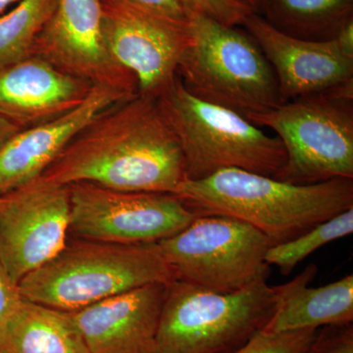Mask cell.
Here are the masks:
<instances>
[{
	"label": "cell",
	"instance_id": "cell-1",
	"mask_svg": "<svg viewBox=\"0 0 353 353\" xmlns=\"http://www.w3.org/2000/svg\"><path fill=\"white\" fill-rule=\"evenodd\" d=\"M43 176L66 185L173 194L187 180L182 148L157 99L139 94L92 118Z\"/></svg>",
	"mask_w": 353,
	"mask_h": 353
},
{
	"label": "cell",
	"instance_id": "cell-2",
	"mask_svg": "<svg viewBox=\"0 0 353 353\" xmlns=\"http://www.w3.org/2000/svg\"><path fill=\"white\" fill-rule=\"evenodd\" d=\"M175 194L194 214L243 221L274 245L353 208V179L294 185L252 172L224 169L202 180H185Z\"/></svg>",
	"mask_w": 353,
	"mask_h": 353
},
{
	"label": "cell",
	"instance_id": "cell-3",
	"mask_svg": "<svg viewBox=\"0 0 353 353\" xmlns=\"http://www.w3.org/2000/svg\"><path fill=\"white\" fill-rule=\"evenodd\" d=\"M175 280L158 243L117 245L78 239L18 285L27 301L75 312L143 285Z\"/></svg>",
	"mask_w": 353,
	"mask_h": 353
},
{
	"label": "cell",
	"instance_id": "cell-4",
	"mask_svg": "<svg viewBox=\"0 0 353 353\" xmlns=\"http://www.w3.org/2000/svg\"><path fill=\"white\" fill-rule=\"evenodd\" d=\"M178 77L197 99L248 120L284 103L275 73L252 36L199 12L190 20Z\"/></svg>",
	"mask_w": 353,
	"mask_h": 353
},
{
	"label": "cell",
	"instance_id": "cell-5",
	"mask_svg": "<svg viewBox=\"0 0 353 353\" xmlns=\"http://www.w3.org/2000/svg\"><path fill=\"white\" fill-rule=\"evenodd\" d=\"M185 158L187 180L224 169L275 178L285 163L284 145L241 114L197 99L179 77L157 97Z\"/></svg>",
	"mask_w": 353,
	"mask_h": 353
},
{
	"label": "cell",
	"instance_id": "cell-6",
	"mask_svg": "<svg viewBox=\"0 0 353 353\" xmlns=\"http://www.w3.org/2000/svg\"><path fill=\"white\" fill-rule=\"evenodd\" d=\"M282 287L257 283L234 292H217L183 281L167 285L157 353H231L270 321Z\"/></svg>",
	"mask_w": 353,
	"mask_h": 353
},
{
	"label": "cell",
	"instance_id": "cell-7",
	"mask_svg": "<svg viewBox=\"0 0 353 353\" xmlns=\"http://www.w3.org/2000/svg\"><path fill=\"white\" fill-rule=\"evenodd\" d=\"M250 121L275 132L284 145L287 158L277 180L313 185L353 179V81L284 102Z\"/></svg>",
	"mask_w": 353,
	"mask_h": 353
},
{
	"label": "cell",
	"instance_id": "cell-8",
	"mask_svg": "<svg viewBox=\"0 0 353 353\" xmlns=\"http://www.w3.org/2000/svg\"><path fill=\"white\" fill-rule=\"evenodd\" d=\"M158 245L176 280L213 292H239L266 282L270 274L265 260L270 241L228 216L196 215L189 226Z\"/></svg>",
	"mask_w": 353,
	"mask_h": 353
},
{
	"label": "cell",
	"instance_id": "cell-9",
	"mask_svg": "<svg viewBox=\"0 0 353 353\" xmlns=\"http://www.w3.org/2000/svg\"><path fill=\"white\" fill-rule=\"evenodd\" d=\"M69 234L117 245L158 243L196 217L176 194L121 192L90 183L69 185Z\"/></svg>",
	"mask_w": 353,
	"mask_h": 353
},
{
	"label": "cell",
	"instance_id": "cell-10",
	"mask_svg": "<svg viewBox=\"0 0 353 353\" xmlns=\"http://www.w3.org/2000/svg\"><path fill=\"white\" fill-rule=\"evenodd\" d=\"M69 185L43 176L0 194V262L19 285L66 246Z\"/></svg>",
	"mask_w": 353,
	"mask_h": 353
},
{
	"label": "cell",
	"instance_id": "cell-11",
	"mask_svg": "<svg viewBox=\"0 0 353 353\" xmlns=\"http://www.w3.org/2000/svg\"><path fill=\"white\" fill-rule=\"evenodd\" d=\"M102 32L116 63L138 81L139 94L157 99L178 77L190 21L164 17L130 0H101Z\"/></svg>",
	"mask_w": 353,
	"mask_h": 353
},
{
	"label": "cell",
	"instance_id": "cell-12",
	"mask_svg": "<svg viewBox=\"0 0 353 353\" xmlns=\"http://www.w3.org/2000/svg\"><path fill=\"white\" fill-rule=\"evenodd\" d=\"M32 57L92 85L110 88L125 99L139 94L136 77L116 63L106 48L101 0H58Z\"/></svg>",
	"mask_w": 353,
	"mask_h": 353
},
{
	"label": "cell",
	"instance_id": "cell-13",
	"mask_svg": "<svg viewBox=\"0 0 353 353\" xmlns=\"http://www.w3.org/2000/svg\"><path fill=\"white\" fill-rule=\"evenodd\" d=\"M243 26L270 63L284 102L352 82L353 52L338 39L294 38L259 13L252 14Z\"/></svg>",
	"mask_w": 353,
	"mask_h": 353
},
{
	"label": "cell",
	"instance_id": "cell-14",
	"mask_svg": "<svg viewBox=\"0 0 353 353\" xmlns=\"http://www.w3.org/2000/svg\"><path fill=\"white\" fill-rule=\"evenodd\" d=\"M167 285H143L71 312L90 353H157Z\"/></svg>",
	"mask_w": 353,
	"mask_h": 353
},
{
	"label": "cell",
	"instance_id": "cell-15",
	"mask_svg": "<svg viewBox=\"0 0 353 353\" xmlns=\"http://www.w3.org/2000/svg\"><path fill=\"white\" fill-rule=\"evenodd\" d=\"M92 88L32 57L0 68V117L21 130L39 126L79 108Z\"/></svg>",
	"mask_w": 353,
	"mask_h": 353
},
{
	"label": "cell",
	"instance_id": "cell-16",
	"mask_svg": "<svg viewBox=\"0 0 353 353\" xmlns=\"http://www.w3.org/2000/svg\"><path fill=\"white\" fill-rule=\"evenodd\" d=\"M125 99L110 88L94 85L79 108L14 134L0 148V194L43 176L92 118Z\"/></svg>",
	"mask_w": 353,
	"mask_h": 353
},
{
	"label": "cell",
	"instance_id": "cell-17",
	"mask_svg": "<svg viewBox=\"0 0 353 353\" xmlns=\"http://www.w3.org/2000/svg\"><path fill=\"white\" fill-rule=\"evenodd\" d=\"M316 273L317 267L310 264L281 285L280 303L263 331L281 333L353 323L352 274L323 287H308Z\"/></svg>",
	"mask_w": 353,
	"mask_h": 353
},
{
	"label": "cell",
	"instance_id": "cell-18",
	"mask_svg": "<svg viewBox=\"0 0 353 353\" xmlns=\"http://www.w3.org/2000/svg\"><path fill=\"white\" fill-rule=\"evenodd\" d=\"M0 353H90L71 312L23 299L0 330Z\"/></svg>",
	"mask_w": 353,
	"mask_h": 353
},
{
	"label": "cell",
	"instance_id": "cell-19",
	"mask_svg": "<svg viewBox=\"0 0 353 353\" xmlns=\"http://www.w3.org/2000/svg\"><path fill=\"white\" fill-rule=\"evenodd\" d=\"M265 19L281 32L308 41H329L353 20V0H264Z\"/></svg>",
	"mask_w": 353,
	"mask_h": 353
},
{
	"label": "cell",
	"instance_id": "cell-20",
	"mask_svg": "<svg viewBox=\"0 0 353 353\" xmlns=\"http://www.w3.org/2000/svg\"><path fill=\"white\" fill-rule=\"evenodd\" d=\"M58 0H20L0 16V68L32 57L37 41L52 18Z\"/></svg>",
	"mask_w": 353,
	"mask_h": 353
},
{
	"label": "cell",
	"instance_id": "cell-21",
	"mask_svg": "<svg viewBox=\"0 0 353 353\" xmlns=\"http://www.w3.org/2000/svg\"><path fill=\"white\" fill-rule=\"evenodd\" d=\"M352 232L353 208H350L316 225L292 240L271 245L265 260L270 266L277 267L283 275L288 276L318 248L350 236Z\"/></svg>",
	"mask_w": 353,
	"mask_h": 353
},
{
	"label": "cell",
	"instance_id": "cell-22",
	"mask_svg": "<svg viewBox=\"0 0 353 353\" xmlns=\"http://www.w3.org/2000/svg\"><path fill=\"white\" fill-rule=\"evenodd\" d=\"M318 329L299 331L259 332L243 347L231 353H304L314 340Z\"/></svg>",
	"mask_w": 353,
	"mask_h": 353
},
{
	"label": "cell",
	"instance_id": "cell-23",
	"mask_svg": "<svg viewBox=\"0 0 353 353\" xmlns=\"http://www.w3.org/2000/svg\"><path fill=\"white\" fill-rule=\"evenodd\" d=\"M197 12L229 27H240L253 13L246 0H190Z\"/></svg>",
	"mask_w": 353,
	"mask_h": 353
},
{
	"label": "cell",
	"instance_id": "cell-24",
	"mask_svg": "<svg viewBox=\"0 0 353 353\" xmlns=\"http://www.w3.org/2000/svg\"><path fill=\"white\" fill-rule=\"evenodd\" d=\"M304 353H353L352 323L318 329L314 340Z\"/></svg>",
	"mask_w": 353,
	"mask_h": 353
},
{
	"label": "cell",
	"instance_id": "cell-25",
	"mask_svg": "<svg viewBox=\"0 0 353 353\" xmlns=\"http://www.w3.org/2000/svg\"><path fill=\"white\" fill-rule=\"evenodd\" d=\"M130 1L164 17L182 21V22H189L192 15L197 12L190 0H130Z\"/></svg>",
	"mask_w": 353,
	"mask_h": 353
},
{
	"label": "cell",
	"instance_id": "cell-26",
	"mask_svg": "<svg viewBox=\"0 0 353 353\" xmlns=\"http://www.w3.org/2000/svg\"><path fill=\"white\" fill-rule=\"evenodd\" d=\"M22 301L19 285L14 282L0 262V330Z\"/></svg>",
	"mask_w": 353,
	"mask_h": 353
},
{
	"label": "cell",
	"instance_id": "cell-27",
	"mask_svg": "<svg viewBox=\"0 0 353 353\" xmlns=\"http://www.w3.org/2000/svg\"><path fill=\"white\" fill-rule=\"evenodd\" d=\"M20 131H22V130L19 127L4 119V118L0 117V148L6 145L14 134Z\"/></svg>",
	"mask_w": 353,
	"mask_h": 353
},
{
	"label": "cell",
	"instance_id": "cell-28",
	"mask_svg": "<svg viewBox=\"0 0 353 353\" xmlns=\"http://www.w3.org/2000/svg\"><path fill=\"white\" fill-rule=\"evenodd\" d=\"M17 1L19 2L20 0H0V16L6 10L7 7L12 6Z\"/></svg>",
	"mask_w": 353,
	"mask_h": 353
},
{
	"label": "cell",
	"instance_id": "cell-29",
	"mask_svg": "<svg viewBox=\"0 0 353 353\" xmlns=\"http://www.w3.org/2000/svg\"><path fill=\"white\" fill-rule=\"evenodd\" d=\"M246 1L255 9L257 13H259V11L261 10L262 6H263L264 0H246Z\"/></svg>",
	"mask_w": 353,
	"mask_h": 353
}]
</instances>
